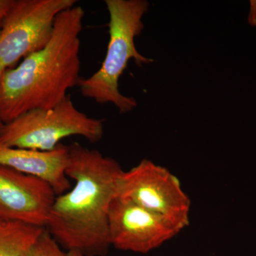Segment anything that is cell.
I'll list each match as a JSON object with an SVG mask.
<instances>
[{"label":"cell","instance_id":"obj_1","mask_svg":"<svg viewBox=\"0 0 256 256\" xmlns=\"http://www.w3.org/2000/svg\"><path fill=\"white\" fill-rule=\"evenodd\" d=\"M122 172L118 162L97 150L77 142L69 146L66 175L75 185L56 197L46 226L57 242L85 256L107 254L111 246L109 208Z\"/></svg>","mask_w":256,"mask_h":256},{"label":"cell","instance_id":"obj_2","mask_svg":"<svg viewBox=\"0 0 256 256\" xmlns=\"http://www.w3.org/2000/svg\"><path fill=\"white\" fill-rule=\"evenodd\" d=\"M85 11L74 6L57 15L50 42L25 57L0 80V120L8 124L35 109H50L78 86L80 34Z\"/></svg>","mask_w":256,"mask_h":256},{"label":"cell","instance_id":"obj_3","mask_svg":"<svg viewBox=\"0 0 256 256\" xmlns=\"http://www.w3.org/2000/svg\"><path fill=\"white\" fill-rule=\"evenodd\" d=\"M110 15L107 53L100 68L87 78L80 79V94L99 104H114L120 114L131 112L137 107L134 98L124 96L119 90V79L133 60L138 66L153 62L138 52L134 38L144 28L142 18L149 9L146 0H106Z\"/></svg>","mask_w":256,"mask_h":256},{"label":"cell","instance_id":"obj_4","mask_svg":"<svg viewBox=\"0 0 256 256\" xmlns=\"http://www.w3.org/2000/svg\"><path fill=\"white\" fill-rule=\"evenodd\" d=\"M104 134V121L89 117L74 106L70 96L50 109H35L4 124L0 143L11 148L50 151L70 136L97 142Z\"/></svg>","mask_w":256,"mask_h":256},{"label":"cell","instance_id":"obj_5","mask_svg":"<svg viewBox=\"0 0 256 256\" xmlns=\"http://www.w3.org/2000/svg\"><path fill=\"white\" fill-rule=\"evenodd\" d=\"M76 0H14L0 28V80L20 60L50 42L57 15Z\"/></svg>","mask_w":256,"mask_h":256},{"label":"cell","instance_id":"obj_6","mask_svg":"<svg viewBox=\"0 0 256 256\" xmlns=\"http://www.w3.org/2000/svg\"><path fill=\"white\" fill-rule=\"evenodd\" d=\"M118 196L170 218L183 228L190 220L191 203L178 178L166 168L143 160L119 180Z\"/></svg>","mask_w":256,"mask_h":256},{"label":"cell","instance_id":"obj_7","mask_svg":"<svg viewBox=\"0 0 256 256\" xmlns=\"http://www.w3.org/2000/svg\"><path fill=\"white\" fill-rule=\"evenodd\" d=\"M108 226L111 246L138 254L150 252L184 229L170 218L118 196L109 208Z\"/></svg>","mask_w":256,"mask_h":256},{"label":"cell","instance_id":"obj_8","mask_svg":"<svg viewBox=\"0 0 256 256\" xmlns=\"http://www.w3.org/2000/svg\"><path fill=\"white\" fill-rule=\"evenodd\" d=\"M56 197L45 182L0 165V218L45 228Z\"/></svg>","mask_w":256,"mask_h":256},{"label":"cell","instance_id":"obj_9","mask_svg":"<svg viewBox=\"0 0 256 256\" xmlns=\"http://www.w3.org/2000/svg\"><path fill=\"white\" fill-rule=\"evenodd\" d=\"M68 162L69 146L62 143L50 151L11 148L0 143V165L42 180L56 196L72 188L66 175Z\"/></svg>","mask_w":256,"mask_h":256},{"label":"cell","instance_id":"obj_10","mask_svg":"<svg viewBox=\"0 0 256 256\" xmlns=\"http://www.w3.org/2000/svg\"><path fill=\"white\" fill-rule=\"evenodd\" d=\"M44 227L0 218V256H30Z\"/></svg>","mask_w":256,"mask_h":256},{"label":"cell","instance_id":"obj_11","mask_svg":"<svg viewBox=\"0 0 256 256\" xmlns=\"http://www.w3.org/2000/svg\"><path fill=\"white\" fill-rule=\"evenodd\" d=\"M30 256H68L47 230L32 248Z\"/></svg>","mask_w":256,"mask_h":256},{"label":"cell","instance_id":"obj_12","mask_svg":"<svg viewBox=\"0 0 256 256\" xmlns=\"http://www.w3.org/2000/svg\"><path fill=\"white\" fill-rule=\"evenodd\" d=\"M14 2V0H0V28Z\"/></svg>","mask_w":256,"mask_h":256},{"label":"cell","instance_id":"obj_13","mask_svg":"<svg viewBox=\"0 0 256 256\" xmlns=\"http://www.w3.org/2000/svg\"><path fill=\"white\" fill-rule=\"evenodd\" d=\"M250 12L248 20L250 26H256V0L250 1Z\"/></svg>","mask_w":256,"mask_h":256},{"label":"cell","instance_id":"obj_14","mask_svg":"<svg viewBox=\"0 0 256 256\" xmlns=\"http://www.w3.org/2000/svg\"><path fill=\"white\" fill-rule=\"evenodd\" d=\"M67 254H68V256H85L84 255V254H82V252L75 250H68V252H67Z\"/></svg>","mask_w":256,"mask_h":256},{"label":"cell","instance_id":"obj_15","mask_svg":"<svg viewBox=\"0 0 256 256\" xmlns=\"http://www.w3.org/2000/svg\"><path fill=\"white\" fill-rule=\"evenodd\" d=\"M3 126H4V124H2L1 120H0V132H1Z\"/></svg>","mask_w":256,"mask_h":256}]
</instances>
